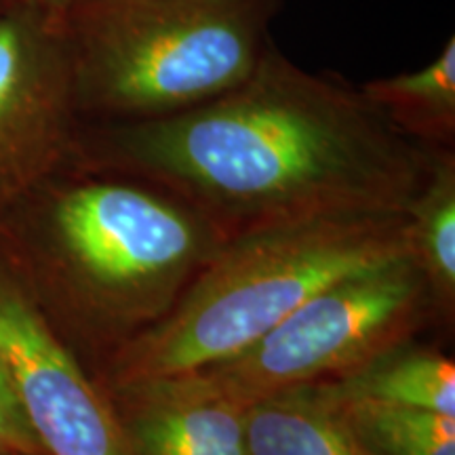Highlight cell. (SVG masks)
I'll use <instances>...</instances> for the list:
<instances>
[{
  "label": "cell",
  "instance_id": "cell-2",
  "mask_svg": "<svg viewBox=\"0 0 455 455\" xmlns=\"http://www.w3.org/2000/svg\"><path fill=\"white\" fill-rule=\"evenodd\" d=\"M224 241L161 188L78 164L57 171L0 220V247L28 283L64 289L127 339L173 308Z\"/></svg>",
  "mask_w": 455,
  "mask_h": 455
},
{
  "label": "cell",
  "instance_id": "cell-6",
  "mask_svg": "<svg viewBox=\"0 0 455 455\" xmlns=\"http://www.w3.org/2000/svg\"><path fill=\"white\" fill-rule=\"evenodd\" d=\"M81 124L60 17L0 9V220L72 164Z\"/></svg>",
  "mask_w": 455,
  "mask_h": 455
},
{
  "label": "cell",
  "instance_id": "cell-12",
  "mask_svg": "<svg viewBox=\"0 0 455 455\" xmlns=\"http://www.w3.org/2000/svg\"><path fill=\"white\" fill-rule=\"evenodd\" d=\"M409 255L443 310L455 299V152L439 150L405 209Z\"/></svg>",
  "mask_w": 455,
  "mask_h": 455
},
{
  "label": "cell",
  "instance_id": "cell-17",
  "mask_svg": "<svg viewBox=\"0 0 455 455\" xmlns=\"http://www.w3.org/2000/svg\"><path fill=\"white\" fill-rule=\"evenodd\" d=\"M0 455H3V453H0Z\"/></svg>",
  "mask_w": 455,
  "mask_h": 455
},
{
  "label": "cell",
  "instance_id": "cell-7",
  "mask_svg": "<svg viewBox=\"0 0 455 455\" xmlns=\"http://www.w3.org/2000/svg\"><path fill=\"white\" fill-rule=\"evenodd\" d=\"M0 369L47 455H131L110 396L57 338L3 247Z\"/></svg>",
  "mask_w": 455,
  "mask_h": 455
},
{
  "label": "cell",
  "instance_id": "cell-16",
  "mask_svg": "<svg viewBox=\"0 0 455 455\" xmlns=\"http://www.w3.org/2000/svg\"><path fill=\"white\" fill-rule=\"evenodd\" d=\"M4 4H7V0H0V9H3Z\"/></svg>",
  "mask_w": 455,
  "mask_h": 455
},
{
  "label": "cell",
  "instance_id": "cell-9",
  "mask_svg": "<svg viewBox=\"0 0 455 455\" xmlns=\"http://www.w3.org/2000/svg\"><path fill=\"white\" fill-rule=\"evenodd\" d=\"M247 447L249 455H373L325 382L249 403Z\"/></svg>",
  "mask_w": 455,
  "mask_h": 455
},
{
  "label": "cell",
  "instance_id": "cell-14",
  "mask_svg": "<svg viewBox=\"0 0 455 455\" xmlns=\"http://www.w3.org/2000/svg\"><path fill=\"white\" fill-rule=\"evenodd\" d=\"M0 453L3 455H47L36 432L28 422L24 409L0 369Z\"/></svg>",
  "mask_w": 455,
  "mask_h": 455
},
{
  "label": "cell",
  "instance_id": "cell-11",
  "mask_svg": "<svg viewBox=\"0 0 455 455\" xmlns=\"http://www.w3.org/2000/svg\"><path fill=\"white\" fill-rule=\"evenodd\" d=\"M358 91L398 133L430 150H453L455 38L419 70L375 78Z\"/></svg>",
  "mask_w": 455,
  "mask_h": 455
},
{
  "label": "cell",
  "instance_id": "cell-13",
  "mask_svg": "<svg viewBox=\"0 0 455 455\" xmlns=\"http://www.w3.org/2000/svg\"><path fill=\"white\" fill-rule=\"evenodd\" d=\"M339 403L373 455H455L453 415L346 398Z\"/></svg>",
  "mask_w": 455,
  "mask_h": 455
},
{
  "label": "cell",
  "instance_id": "cell-5",
  "mask_svg": "<svg viewBox=\"0 0 455 455\" xmlns=\"http://www.w3.org/2000/svg\"><path fill=\"white\" fill-rule=\"evenodd\" d=\"M435 306L422 270L411 255H401L321 289L264 338L204 371L247 407L278 390L352 371L409 339Z\"/></svg>",
  "mask_w": 455,
  "mask_h": 455
},
{
  "label": "cell",
  "instance_id": "cell-1",
  "mask_svg": "<svg viewBox=\"0 0 455 455\" xmlns=\"http://www.w3.org/2000/svg\"><path fill=\"white\" fill-rule=\"evenodd\" d=\"M439 150L386 123L358 87L275 44L221 98L144 123H83L72 164L169 192L224 238L329 213L405 212Z\"/></svg>",
  "mask_w": 455,
  "mask_h": 455
},
{
  "label": "cell",
  "instance_id": "cell-10",
  "mask_svg": "<svg viewBox=\"0 0 455 455\" xmlns=\"http://www.w3.org/2000/svg\"><path fill=\"white\" fill-rule=\"evenodd\" d=\"M339 398L455 418V365L443 352L405 339L325 382Z\"/></svg>",
  "mask_w": 455,
  "mask_h": 455
},
{
  "label": "cell",
  "instance_id": "cell-4",
  "mask_svg": "<svg viewBox=\"0 0 455 455\" xmlns=\"http://www.w3.org/2000/svg\"><path fill=\"white\" fill-rule=\"evenodd\" d=\"M281 0H83L60 17L83 123H144L247 81Z\"/></svg>",
  "mask_w": 455,
  "mask_h": 455
},
{
  "label": "cell",
  "instance_id": "cell-8",
  "mask_svg": "<svg viewBox=\"0 0 455 455\" xmlns=\"http://www.w3.org/2000/svg\"><path fill=\"white\" fill-rule=\"evenodd\" d=\"M110 403L131 455H249L247 407L204 369L114 384Z\"/></svg>",
  "mask_w": 455,
  "mask_h": 455
},
{
  "label": "cell",
  "instance_id": "cell-15",
  "mask_svg": "<svg viewBox=\"0 0 455 455\" xmlns=\"http://www.w3.org/2000/svg\"><path fill=\"white\" fill-rule=\"evenodd\" d=\"M83 3V0H7V4H26V7L38 9L43 13L53 15V17H61L66 11H70L74 4ZM4 4V7H7Z\"/></svg>",
  "mask_w": 455,
  "mask_h": 455
},
{
  "label": "cell",
  "instance_id": "cell-3",
  "mask_svg": "<svg viewBox=\"0 0 455 455\" xmlns=\"http://www.w3.org/2000/svg\"><path fill=\"white\" fill-rule=\"evenodd\" d=\"M401 255L405 212L315 215L226 238L173 308L123 341L112 386L224 363L321 289Z\"/></svg>",
  "mask_w": 455,
  "mask_h": 455
}]
</instances>
